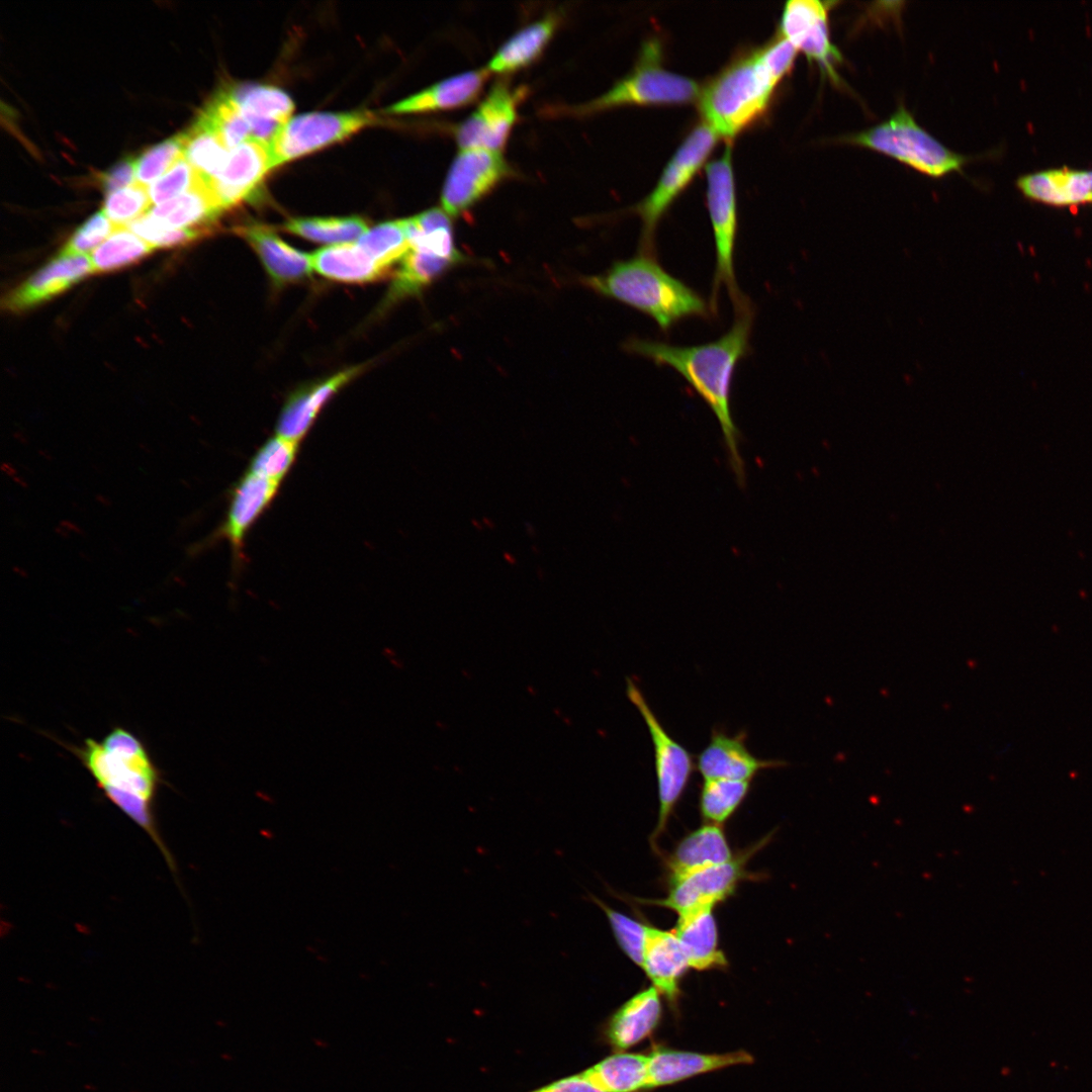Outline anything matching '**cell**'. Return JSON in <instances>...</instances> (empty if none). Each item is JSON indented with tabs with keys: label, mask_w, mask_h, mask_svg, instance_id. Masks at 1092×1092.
<instances>
[{
	"label": "cell",
	"mask_w": 1092,
	"mask_h": 1092,
	"mask_svg": "<svg viewBox=\"0 0 1092 1092\" xmlns=\"http://www.w3.org/2000/svg\"><path fill=\"white\" fill-rule=\"evenodd\" d=\"M727 333L716 341L696 346H674L658 341L631 339L625 348L657 365L673 368L707 402L718 419L737 480L744 482L738 449V431L730 408V391L737 363L749 348L753 312L750 303L735 311Z\"/></svg>",
	"instance_id": "6da1fadb"
},
{
	"label": "cell",
	"mask_w": 1092,
	"mask_h": 1092,
	"mask_svg": "<svg viewBox=\"0 0 1092 1092\" xmlns=\"http://www.w3.org/2000/svg\"><path fill=\"white\" fill-rule=\"evenodd\" d=\"M581 282L600 295L650 316L662 331L690 316H707L708 305L694 289L666 272L654 256L640 253L616 261L606 272Z\"/></svg>",
	"instance_id": "7a4b0ae2"
},
{
	"label": "cell",
	"mask_w": 1092,
	"mask_h": 1092,
	"mask_svg": "<svg viewBox=\"0 0 1092 1092\" xmlns=\"http://www.w3.org/2000/svg\"><path fill=\"white\" fill-rule=\"evenodd\" d=\"M781 81L760 50L739 59L701 90L703 121L719 138L734 139L766 110Z\"/></svg>",
	"instance_id": "3957f363"
},
{
	"label": "cell",
	"mask_w": 1092,
	"mask_h": 1092,
	"mask_svg": "<svg viewBox=\"0 0 1092 1092\" xmlns=\"http://www.w3.org/2000/svg\"><path fill=\"white\" fill-rule=\"evenodd\" d=\"M843 141L889 156L933 178L960 172L967 161L919 126L904 106L884 122Z\"/></svg>",
	"instance_id": "277c9868"
},
{
	"label": "cell",
	"mask_w": 1092,
	"mask_h": 1092,
	"mask_svg": "<svg viewBox=\"0 0 1092 1092\" xmlns=\"http://www.w3.org/2000/svg\"><path fill=\"white\" fill-rule=\"evenodd\" d=\"M707 174V206L713 228L716 267L713 280V304L724 285L735 311L749 303L738 288L734 272V247L737 235V207L732 168V152L727 145L721 158L709 163Z\"/></svg>",
	"instance_id": "5b68a950"
},
{
	"label": "cell",
	"mask_w": 1092,
	"mask_h": 1092,
	"mask_svg": "<svg viewBox=\"0 0 1092 1092\" xmlns=\"http://www.w3.org/2000/svg\"><path fill=\"white\" fill-rule=\"evenodd\" d=\"M700 94L697 82L662 67L660 44L649 40L642 48L632 72L585 105L584 110L593 112L628 104L687 103L699 98Z\"/></svg>",
	"instance_id": "8992f818"
},
{
	"label": "cell",
	"mask_w": 1092,
	"mask_h": 1092,
	"mask_svg": "<svg viewBox=\"0 0 1092 1092\" xmlns=\"http://www.w3.org/2000/svg\"><path fill=\"white\" fill-rule=\"evenodd\" d=\"M718 139L706 122L697 125L673 154L654 189L637 204L635 211L642 221L640 253L654 256V235L660 218L702 168Z\"/></svg>",
	"instance_id": "52a82bcc"
},
{
	"label": "cell",
	"mask_w": 1092,
	"mask_h": 1092,
	"mask_svg": "<svg viewBox=\"0 0 1092 1092\" xmlns=\"http://www.w3.org/2000/svg\"><path fill=\"white\" fill-rule=\"evenodd\" d=\"M626 694L640 713L650 734L658 792V819L650 842L656 850L658 837L664 832L668 819L681 799L696 767L689 750L662 726L637 684L626 680Z\"/></svg>",
	"instance_id": "ba28073f"
},
{
	"label": "cell",
	"mask_w": 1092,
	"mask_h": 1092,
	"mask_svg": "<svg viewBox=\"0 0 1092 1092\" xmlns=\"http://www.w3.org/2000/svg\"><path fill=\"white\" fill-rule=\"evenodd\" d=\"M374 121V114L367 110L312 112L291 117L268 144L271 170L340 142Z\"/></svg>",
	"instance_id": "9c48e42d"
},
{
	"label": "cell",
	"mask_w": 1092,
	"mask_h": 1092,
	"mask_svg": "<svg viewBox=\"0 0 1092 1092\" xmlns=\"http://www.w3.org/2000/svg\"><path fill=\"white\" fill-rule=\"evenodd\" d=\"M767 840L769 836L725 863L669 880L665 898L635 901L670 909L678 916L704 908H714L733 895L742 881L751 877V873L746 870L747 861Z\"/></svg>",
	"instance_id": "30bf717a"
},
{
	"label": "cell",
	"mask_w": 1092,
	"mask_h": 1092,
	"mask_svg": "<svg viewBox=\"0 0 1092 1092\" xmlns=\"http://www.w3.org/2000/svg\"><path fill=\"white\" fill-rule=\"evenodd\" d=\"M508 174L509 167L500 152L460 149L442 189V209L449 216L461 214L491 191Z\"/></svg>",
	"instance_id": "8fae6325"
},
{
	"label": "cell",
	"mask_w": 1092,
	"mask_h": 1092,
	"mask_svg": "<svg viewBox=\"0 0 1092 1092\" xmlns=\"http://www.w3.org/2000/svg\"><path fill=\"white\" fill-rule=\"evenodd\" d=\"M832 1L791 0L785 6L780 22V35L791 41L822 73L836 81V67L841 54L831 42L828 14ZM837 82V81H836Z\"/></svg>",
	"instance_id": "7c38bea8"
},
{
	"label": "cell",
	"mask_w": 1092,
	"mask_h": 1092,
	"mask_svg": "<svg viewBox=\"0 0 1092 1092\" xmlns=\"http://www.w3.org/2000/svg\"><path fill=\"white\" fill-rule=\"evenodd\" d=\"M101 791L113 789L155 803L161 776L149 753L120 756L108 752L93 739L76 749Z\"/></svg>",
	"instance_id": "4fadbf2b"
},
{
	"label": "cell",
	"mask_w": 1092,
	"mask_h": 1092,
	"mask_svg": "<svg viewBox=\"0 0 1092 1092\" xmlns=\"http://www.w3.org/2000/svg\"><path fill=\"white\" fill-rule=\"evenodd\" d=\"M280 484L246 471L235 485L226 516L221 525L208 539L195 548L198 551L204 545L218 540H226L233 551L236 567L244 559V541L252 525L274 499Z\"/></svg>",
	"instance_id": "5bb4252c"
},
{
	"label": "cell",
	"mask_w": 1092,
	"mask_h": 1092,
	"mask_svg": "<svg viewBox=\"0 0 1092 1092\" xmlns=\"http://www.w3.org/2000/svg\"><path fill=\"white\" fill-rule=\"evenodd\" d=\"M520 90L495 84L476 110L457 129L460 149L500 152L517 118Z\"/></svg>",
	"instance_id": "9a60e30c"
},
{
	"label": "cell",
	"mask_w": 1092,
	"mask_h": 1092,
	"mask_svg": "<svg viewBox=\"0 0 1092 1092\" xmlns=\"http://www.w3.org/2000/svg\"><path fill=\"white\" fill-rule=\"evenodd\" d=\"M411 248L400 260L387 301H396L420 293L446 271L463 261L455 243L435 237H423L411 242Z\"/></svg>",
	"instance_id": "2e32d148"
},
{
	"label": "cell",
	"mask_w": 1092,
	"mask_h": 1092,
	"mask_svg": "<svg viewBox=\"0 0 1092 1092\" xmlns=\"http://www.w3.org/2000/svg\"><path fill=\"white\" fill-rule=\"evenodd\" d=\"M270 170L268 145L250 140L231 150L223 168L205 186L222 211L248 198Z\"/></svg>",
	"instance_id": "e0dca14e"
},
{
	"label": "cell",
	"mask_w": 1092,
	"mask_h": 1092,
	"mask_svg": "<svg viewBox=\"0 0 1092 1092\" xmlns=\"http://www.w3.org/2000/svg\"><path fill=\"white\" fill-rule=\"evenodd\" d=\"M786 765L783 760L761 759L746 745V733L730 735L714 728L707 746L697 756L696 767L704 780L751 781L758 772Z\"/></svg>",
	"instance_id": "ac0fdd59"
},
{
	"label": "cell",
	"mask_w": 1092,
	"mask_h": 1092,
	"mask_svg": "<svg viewBox=\"0 0 1092 1092\" xmlns=\"http://www.w3.org/2000/svg\"><path fill=\"white\" fill-rule=\"evenodd\" d=\"M94 273L86 255L60 254L4 299L8 311L19 312L34 307L77 284Z\"/></svg>",
	"instance_id": "d6986e66"
},
{
	"label": "cell",
	"mask_w": 1092,
	"mask_h": 1092,
	"mask_svg": "<svg viewBox=\"0 0 1092 1092\" xmlns=\"http://www.w3.org/2000/svg\"><path fill=\"white\" fill-rule=\"evenodd\" d=\"M660 997L651 986L624 1002L604 1023L601 1033L604 1042L615 1052H624L651 1035L661 1020Z\"/></svg>",
	"instance_id": "ffe728a7"
},
{
	"label": "cell",
	"mask_w": 1092,
	"mask_h": 1092,
	"mask_svg": "<svg viewBox=\"0 0 1092 1092\" xmlns=\"http://www.w3.org/2000/svg\"><path fill=\"white\" fill-rule=\"evenodd\" d=\"M649 1058V1088L673 1085L692 1077L738 1065H749L753 1057L745 1051L702 1054L663 1046L654 1048Z\"/></svg>",
	"instance_id": "44dd1931"
},
{
	"label": "cell",
	"mask_w": 1092,
	"mask_h": 1092,
	"mask_svg": "<svg viewBox=\"0 0 1092 1092\" xmlns=\"http://www.w3.org/2000/svg\"><path fill=\"white\" fill-rule=\"evenodd\" d=\"M641 969L668 1004L676 1007L680 997V981L690 966L673 931L647 924Z\"/></svg>",
	"instance_id": "7402d4cb"
},
{
	"label": "cell",
	"mask_w": 1092,
	"mask_h": 1092,
	"mask_svg": "<svg viewBox=\"0 0 1092 1092\" xmlns=\"http://www.w3.org/2000/svg\"><path fill=\"white\" fill-rule=\"evenodd\" d=\"M489 76L486 68L450 77L402 99L385 109L390 114L423 113L453 109L471 103Z\"/></svg>",
	"instance_id": "603a6c76"
},
{
	"label": "cell",
	"mask_w": 1092,
	"mask_h": 1092,
	"mask_svg": "<svg viewBox=\"0 0 1092 1092\" xmlns=\"http://www.w3.org/2000/svg\"><path fill=\"white\" fill-rule=\"evenodd\" d=\"M734 857L723 828L706 824L687 834L665 858L669 880L725 863Z\"/></svg>",
	"instance_id": "cb8c5ba5"
},
{
	"label": "cell",
	"mask_w": 1092,
	"mask_h": 1092,
	"mask_svg": "<svg viewBox=\"0 0 1092 1092\" xmlns=\"http://www.w3.org/2000/svg\"><path fill=\"white\" fill-rule=\"evenodd\" d=\"M360 370L353 367L298 390L286 401L276 426V435L299 443L307 434L324 404Z\"/></svg>",
	"instance_id": "d4e9b609"
},
{
	"label": "cell",
	"mask_w": 1092,
	"mask_h": 1092,
	"mask_svg": "<svg viewBox=\"0 0 1092 1092\" xmlns=\"http://www.w3.org/2000/svg\"><path fill=\"white\" fill-rule=\"evenodd\" d=\"M673 932L685 951L690 969L701 972L728 967V960L719 946V934L713 908H704L678 916Z\"/></svg>",
	"instance_id": "484cf974"
},
{
	"label": "cell",
	"mask_w": 1092,
	"mask_h": 1092,
	"mask_svg": "<svg viewBox=\"0 0 1092 1092\" xmlns=\"http://www.w3.org/2000/svg\"><path fill=\"white\" fill-rule=\"evenodd\" d=\"M240 234L256 251L276 284L295 282L310 275V256L287 245L269 229L247 225Z\"/></svg>",
	"instance_id": "4316f807"
},
{
	"label": "cell",
	"mask_w": 1092,
	"mask_h": 1092,
	"mask_svg": "<svg viewBox=\"0 0 1092 1092\" xmlns=\"http://www.w3.org/2000/svg\"><path fill=\"white\" fill-rule=\"evenodd\" d=\"M1017 184L1026 196L1055 205L1077 204L1092 198L1090 172L1084 170L1039 171L1020 177Z\"/></svg>",
	"instance_id": "83f0119b"
},
{
	"label": "cell",
	"mask_w": 1092,
	"mask_h": 1092,
	"mask_svg": "<svg viewBox=\"0 0 1092 1092\" xmlns=\"http://www.w3.org/2000/svg\"><path fill=\"white\" fill-rule=\"evenodd\" d=\"M310 259L312 269L318 274L340 282H370L387 272L357 243L326 247L311 254Z\"/></svg>",
	"instance_id": "f1b7e54d"
},
{
	"label": "cell",
	"mask_w": 1092,
	"mask_h": 1092,
	"mask_svg": "<svg viewBox=\"0 0 1092 1092\" xmlns=\"http://www.w3.org/2000/svg\"><path fill=\"white\" fill-rule=\"evenodd\" d=\"M606 1092H641L649 1088L648 1055L615 1052L580 1072Z\"/></svg>",
	"instance_id": "f546056e"
},
{
	"label": "cell",
	"mask_w": 1092,
	"mask_h": 1092,
	"mask_svg": "<svg viewBox=\"0 0 1092 1092\" xmlns=\"http://www.w3.org/2000/svg\"><path fill=\"white\" fill-rule=\"evenodd\" d=\"M558 24V16L549 14L524 27L507 40L489 61V73H512L534 62L547 46Z\"/></svg>",
	"instance_id": "4dcf8cb0"
},
{
	"label": "cell",
	"mask_w": 1092,
	"mask_h": 1092,
	"mask_svg": "<svg viewBox=\"0 0 1092 1092\" xmlns=\"http://www.w3.org/2000/svg\"><path fill=\"white\" fill-rule=\"evenodd\" d=\"M148 212L171 228L196 230L207 234L206 228L211 225L221 210L206 186L201 184L154 206Z\"/></svg>",
	"instance_id": "1f68e13d"
},
{
	"label": "cell",
	"mask_w": 1092,
	"mask_h": 1092,
	"mask_svg": "<svg viewBox=\"0 0 1092 1092\" xmlns=\"http://www.w3.org/2000/svg\"><path fill=\"white\" fill-rule=\"evenodd\" d=\"M222 91L247 120L263 119L283 124L291 118L294 109L290 96L273 86L238 83Z\"/></svg>",
	"instance_id": "d6a6232c"
},
{
	"label": "cell",
	"mask_w": 1092,
	"mask_h": 1092,
	"mask_svg": "<svg viewBox=\"0 0 1092 1092\" xmlns=\"http://www.w3.org/2000/svg\"><path fill=\"white\" fill-rule=\"evenodd\" d=\"M183 156L204 184L224 166L231 150L200 116L183 132Z\"/></svg>",
	"instance_id": "836d02e7"
},
{
	"label": "cell",
	"mask_w": 1092,
	"mask_h": 1092,
	"mask_svg": "<svg viewBox=\"0 0 1092 1092\" xmlns=\"http://www.w3.org/2000/svg\"><path fill=\"white\" fill-rule=\"evenodd\" d=\"M155 249L126 226L117 228L90 257L94 273H106L130 266Z\"/></svg>",
	"instance_id": "e575fe53"
},
{
	"label": "cell",
	"mask_w": 1092,
	"mask_h": 1092,
	"mask_svg": "<svg viewBox=\"0 0 1092 1092\" xmlns=\"http://www.w3.org/2000/svg\"><path fill=\"white\" fill-rule=\"evenodd\" d=\"M284 229L313 242L338 245L358 241L368 231L365 220L357 216L292 218Z\"/></svg>",
	"instance_id": "d590c367"
},
{
	"label": "cell",
	"mask_w": 1092,
	"mask_h": 1092,
	"mask_svg": "<svg viewBox=\"0 0 1092 1092\" xmlns=\"http://www.w3.org/2000/svg\"><path fill=\"white\" fill-rule=\"evenodd\" d=\"M749 790V781L704 780L699 798L703 819L721 825L737 811Z\"/></svg>",
	"instance_id": "8d00e7d4"
},
{
	"label": "cell",
	"mask_w": 1092,
	"mask_h": 1092,
	"mask_svg": "<svg viewBox=\"0 0 1092 1092\" xmlns=\"http://www.w3.org/2000/svg\"><path fill=\"white\" fill-rule=\"evenodd\" d=\"M357 244L387 270L393 263L401 260L411 248L405 219L382 222L368 230Z\"/></svg>",
	"instance_id": "74e56055"
},
{
	"label": "cell",
	"mask_w": 1092,
	"mask_h": 1092,
	"mask_svg": "<svg viewBox=\"0 0 1092 1092\" xmlns=\"http://www.w3.org/2000/svg\"><path fill=\"white\" fill-rule=\"evenodd\" d=\"M199 115L230 150L253 140L249 121L222 90L209 101Z\"/></svg>",
	"instance_id": "f35d334b"
},
{
	"label": "cell",
	"mask_w": 1092,
	"mask_h": 1092,
	"mask_svg": "<svg viewBox=\"0 0 1092 1092\" xmlns=\"http://www.w3.org/2000/svg\"><path fill=\"white\" fill-rule=\"evenodd\" d=\"M299 443L274 436L253 456L248 471L280 484L291 469Z\"/></svg>",
	"instance_id": "ab89813d"
},
{
	"label": "cell",
	"mask_w": 1092,
	"mask_h": 1092,
	"mask_svg": "<svg viewBox=\"0 0 1092 1092\" xmlns=\"http://www.w3.org/2000/svg\"><path fill=\"white\" fill-rule=\"evenodd\" d=\"M588 898L598 905L608 918L614 937L625 956L641 968L646 941L647 924L611 908L594 896Z\"/></svg>",
	"instance_id": "60d3db41"
},
{
	"label": "cell",
	"mask_w": 1092,
	"mask_h": 1092,
	"mask_svg": "<svg viewBox=\"0 0 1092 1092\" xmlns=\"http://www.w3.org/2000/svg\"><path fill=\"white\" fill-rule=\"evenodd\" d=\"M183 132L165 140L135 159V182L148 187L183 157Z\"/></svg>",
	"instance_id": "b9f144b4"
},
{
	"label": "cell",
	"mask_w": 1092,
	"mask_h": 1092,
	"mask_svg": "<svg viewBox=\"0 0 1092 1092\" xmlns=\"http://www.w3.org/2000/svg\"><path fill=\"white\" fill-rule=\"evenodd\" d=\"M151 203L147 187L135 182L107 193L102 211L115 226L120 228L144 215Z\"/></svg>",
	"instance_id": "7bdbcfd3"
},
{
	"label": "cell",
	"mask_w": 1092,
	"mask_h": 1092,
	"mask_svg": "<svg viewBox=\"0 0 1092 1092\" xmlns=\"http://www.w3.org/2000/svg\"><path fill=\"white\" fill-rule=\"evenodd\" d=\"M126 228L154 249L186 245L205 235V233L196 230L171 228L148 211L128 223Z\"/></svg>",
	"instance_id": "ee69618b"
},
{
	"label": "cell",
	"mask_w": 1092,
	"mask_h": 1092,
	"mask_svg": "<svg viewBox=\"0 0 1092 1092\" xmlns=\"http://www.w3.org/2000/svg\"><path fill=\"white\" fill-rule=\"evenodd\" d=\"M201 184L203 181L183 156L147 190L151 202L161 204Z\"/></svg>",
	"instance_id": "f6af8a7d"
},
{
	"label": "cell",
	"mask_w": 1092,
	"mask_h": 1092,
	"mask_svg": "<svg viewBox=\"0 0 1092 1092\" xmlns=\"http://www.w3.org/2000/svg\"><path fill=\"white\" fill-rule=\"evenodd\" d=\"M116 229L117 226L108 219L102 210L98 211L74 232L60 254L85 255V253L90 252L109 237Z\"/></svg>",
	"instance_id": "bcb514c9"
},
{
	"label": "cell",
	"mask_w": 1092,
	"mask_h": 1092,
	"mask_svg": "<svg viewBox=\"0 0 1092 1092\" xmlns=\"http://www.w3.org/2000/svg\"><path fill=\"white\" fill-rule=\"evenodd\" d=\"M110 753L121 756H134L148 753L144 743L131 732L122 728H113L101 742Z\"/></svg>",
	"instance_id": "7dc6e473"
},
{
	"label": "cell",
	"mask_w": 1092,
	"mask_h": 1092,
	"mask_svg": "<svg viewBox=\"0 0 1092 1092\" xmlns=\"http://www.w3.org/2000/svg\"><path fill=\"white\" fill-rule=\"evenodd\" d=\"M134 177L135 159L126 157L103 173L101 184L107 194L134 184Z\"/></svg>",
	"instance_id": "c3c4849f"
},
{
	"label": "cell",
	"mask_w": 1092,
	"mask_h": 1092,
	"mask_svg": "<svg viewBox=\"0 0 1092 1092\" xmlns=\"http://www.w3.org/2000/svg\"><path fill=\"white\" fill-rule=\"evenodd\" d=\"M529 1092H606L581 1073L563 1077Z\"/></svg>",
	"instance_id": "681fc988"
},
{
	"label": "cell",
	"mask_w": 1092,
	"mask_h": 1092,
	"mask_svg": "<svg viewBox=\"0 0 1092 1092\" xmlns=\"http://www.w3.org/2000/svg\"><path fill=\"white\" fill-rule=\"evenodd\" d=\"M1089 172H1090V176H1091V181H1092V171H1089Z\"/></svg>",
	"instance_id": "f907efd6"
},
{
	"label": "cell",
	"mask_w": 1092,
	"mask_h": 1092,
	"mask_svg": "<svg viewBox=\"0 0 1092 1092\" xmlns=\"http://www.w3.org/2000/svg\"><path fill=\"white\" fill-rule=\"evenodd\" d=\"M1091 202H1092V198H1091Z\"/></svg>",
	"instance_id": "816d5d0a"
}]
</instances>
